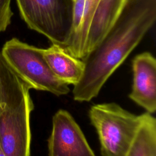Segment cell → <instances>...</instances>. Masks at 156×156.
<instances>
[{"instance_id":"1","label":"cell","mask_w":156,"mask_h":156,"mask_svg":"<svg viewBox=\"0 0 156 156\" xmlns=\"http://www.w3.org/2000/svg\"><path fill=\"white\" fill-rule=\"evenodd\" d=\"M156 20V0H129L119 18L83 60V74L73 90L76 101L89 102L141 41Z\"/></svg>"},{"instance_id":"2","label":"cell","mask_w":156,"mask_h":156,"mask_svg":"<svg viewBox=\"0 0 156 156\" xmlns=\"http://www.w3.org/2000/svg\"><path fill=\"white\" fill-rule=\"evenodd\" d=\"M29 90L0 51V146L6 156H30L34 104Z\"/></svg>"},{"instance_id":"3","label":"cell","mask_w":156,"mask_h":156,"mask_svg":"<svg viewBox=\"0 0 156 156\" xmlns=\"http://www.w3.org/2000/svg\"><path fill=\"white\" fill-rule=\"evenodd\" d=\"M98 135L102 156H125L142 122L136 115L115 102L98 104L88 111Z\"/></svg>"},{"instance_id":"4","label":"cell","mask_w":156,"mask_h":156,"mask_svg":"<svg viewBox=\"0 0 156 156\" xmlns=\"http://www.w3.org/2000/svg\"><path fill=\"white\" fill-rule=\"evenodd\" d=\"M1 52L7 65L30 89L49 92L57 96L69 92L68 85L51 70L41 48L12 38L4 43Z\"/></svg>"},{"instance_id":"5","label":"cell","mask_w":156,"mask_h":156,"mask_svg":"<svg viewBox=\"0 0 156 156\" xmlns=\"http://www.w3.org/2000/svg\"><path fill=\"white\" fill-rule=\"evenodd\" d=\"M21 17L30 29L52 44L64 47L69 39L74 0H16Z\"/></svg>"},{"instance_id":"6","label":"cell","mask_w":156,"mask_h":156,"mask_svg":"<svg viewBox=\"0 0 156 156\" xmlns=\"http://www.w3.org/2000/svg\"><path fill=\"white\" fill-rule=\"evenodd\" d=\"M48 155L96 156L80 127L65 110H58L52 117Z\"/></svg>"},{"instance_id":"7","label":"cell","mask_w":156,"mask_h":156,"mask_svg":"<svg viewBox=\"0 0 156 156\" xmlns=\"http://www.w3.org/2000/svg\"><path fill=\"white\" fill-rule=\"evenodd\" d=\"M133 84L129 98L152 114L156 111V60L149 52L136 55L132 60Z\"/></svg>"},{"instance_id":"8","label":"cell","mask_w":156,"mask_h":156,"mask_svg":"<svg viewBox=\"0 0 156 156\" xmlns=\"http://www.w3.org/2000/svg\"><path fill=\"white\" fill-rule=\"evenodd\" d=\"M128 1L99 0L89 23L86 44L87 56L115 25Z\"/></svg>"},{"instance_id":"9","label":"cell","mask_w":156,"mask_h":156,"mask_svg":"<svg viewBox=\"0 0 156 156\" xmlns=\"http://www.w3.org/2000/svg\"><path fill=\"white\" fill-rule=\"evenodd\" d=\"M43 57L52 72L59 79L69 85H75L80 80L85 68L82 60L77 58L57 44H52L42 49Z\"/></svg>"},{"instance_id":"10","label":"cell","mask_w":156,"mask_h":156,"mask_svg":"<svg viewBox=\"0 0 156 156\" xmlns=\"http://www.w3.org/2000/svg\"><path fill=\"white\" fill-rule=\"evenodd\" d=\"M88 0H74L71 32L64 50L72 56L84 60L87 56L86 44L88 31L87 21Z\"/></svg>"},{"instance_id":"11","label":"cell","mask_w":156,"mask_h":156,"mask_svg":"<svg viewBox=\"0 0 156 156\" xmlns=\"http://www.w3.org/2000/svg\"><path fill=\"white\" fill-rule=\"evenodd\" d=\"M125 156H156V119L144 113L142 122Z\"/></svg>"},{"instance_id":"12","label":"cell","mask_w":156,"mask_h":156,"mask_svg":"<svg viewBox=\"0 0 156 156\" xmlns=\"http://www.w3.org/2000/svg\"><path fill=\"white\" fill-rule=\"evenodd\" d=\"M11 0H0V33L5 31L11 23L13 12Z\"/></svg>"},{"instance_id":"13","label":"cell","mask_w":156,"mask_h":156,"mask_svg":"<svg viewBox=\"0 0 156 156\" xmlns=\"http://www.w3.org/2000/svg\"><path fill=\"white\" fill-rule=\"evenodd\" d=\"M99 1V0H88V4H89V8H88V15H87V18H88V24H89V22L91 18V16L93 14L94 9L96 5V4L98 3V2Z\"/></svg>"},{"instance_id":"14","label":"cell","mask_w":156,"mask_h":156,"mask_svg":"<svg viewBox=\"0 0 156 156\" xmlns=\"http://www.w3.org/2000/svg\"><path fill=\"white\" fill-rule=\"evenodd\" d=\"M0 156H6L4 152V151H2V149H1V146H0Z\"/></svg>"}]
</instances>
